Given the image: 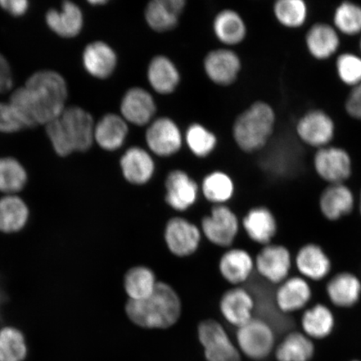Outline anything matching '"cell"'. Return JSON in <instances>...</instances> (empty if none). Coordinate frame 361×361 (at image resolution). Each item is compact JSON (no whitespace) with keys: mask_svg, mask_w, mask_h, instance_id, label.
I'll return each instance as SVG.
<instances>
[{"mask_svg":"<svg viewBox=\"0 0 361 361\" xmlns=\"http://www.w3.org/2000/svg\"><path fill=\"white\" fill-rule=\"evenodd\" d=\"M301 323L307 336L323 338L333 331L335 320L331 310L318 305L305 311Z\"/></svg>","mask_w":361,"mask_h":361,"instance_id":"74e56055","label":"cell"},{"mask_svg":"<svg viewBox=\"0 0 361 361\" xmlns=\"http://www.w3.org/2000/svg\"><path fill=\"white\" fill-rule=\"evenodd\" d=\"M311 298L310 287L304 279L293 277L279 284L275 291L274 305L279 312L290 314L303 309Z\"/></svg>","mask_w":361,"mask_h":361,"instance_id":"d4e9b609","label":"cell"},{"mask_svg":"<svg viewBox=\"0 0 361 361\" xmlns=\"http://www.w3.org/2000/svg\"><path fill=\"white\" fill-rule=\"evenodd\" d=\"M240 222L238 216L227 205H215L209 215L203 216L201 223L202 235L212 245L230 247L239 233Z\"/></svg>","mask_w":361,"mask_h":361,"instance_id":"52a82bcc","label":"cell"},{"mask_svg":"<svg viewBox=\"0 0 361 361\" xmlns=\"http://www.w3.org/2000/svg\"><path fill=\"white\" fill-rule=\"evenodd\" d=\"M128 319L144 329H166L175 326L183 313L182 300L169 283L158 281L156 290L147 299L128 300L125 305Z\"/></svg>","mask_w":361,"mask_h":361,"instance_id":"7a4b0ae2","label":"cell"},{"mask_svg":"<svg viewBox=\"0 0 361 361\" xmlns=\"http://www.w3.org/2000/svg\"><path fill=\"white\" fill-rule=\"evenodd\" d=\"M186 4L185 0H152L144 11L147 25L157 33L173 30L179 24Z\"/></svg>","mask_w":361,"mask_h":361,"instance_id":"ac0fdd59","label":"cell"},{"mask_svg":"<svg viewBox=\"0 0 361 361\" xmlns=\"http://www.w3.org/2000/svg\"><path fill=\"white\" fill-rule=\"evenodd\" d=\"M255 269L271 284H281L290 272L292 259L290 251L281 245H265L255 259Z\"/></svg>","mask_w":361,"mask_h":361,"instance_id":"5bb4252c","label":"cell"},{"mask_svg":"<svg viewBox=\"0 0 361 361\" xmlns=\"http://www.w3.org/2000/svg\"><path fill=\"white\" fill-rule=\"evenodd\" d=\"M201 192L207 201L215 205H226L235 192V184L228 173L214 171L205 176L201 184Z\"/></svg>","mask_w":361,"mask_h":361,"instance_id":"1f68e13d","label":"cell"},{"mask_svg":"<svg viewBox=\"0 0 361 361\" xmlns=\"http://www.w3.org/2000/svg\"><path fill=\"white\" fill-rule=\"evenodd\" d=\"M197 337L207 361H241L240 351L216 320H202L197 326Z\"/></svg>","mask_w":361,"mask_h":361,"instance_id":"5b68a950","label":"cell"},{"mask_svg":"<svg viewBox=\"0 0 361 361\" xmlns=\"http://www.w3.org/2000/svg\"><path fill=\"white\" fill-rule=\"evenodd\" d=\"M314 355L312 341L299 332L288 334L275 350L278 361H310Z\"/></svg>","mask_w":361,"mask_h":361,"instance_id":"836d02e7","label":"cell"},{"mask_svg":"<svg viewBox=\"0 0 361 361\" xmlns=\"http://www.w3.org/2000/svg\"><path fill=\"white\" fill-rule=\"evenodd\" d=\"M329 299L334 305L350 307L358 301L361 284L359 279L350 274H341L332 279L327 286Z\"/></svg>","mask_w":361,"mask_h":361,"instance_id":"e575fe53","label":"cell"},{"mask_svg":"<svg viewBox=\"0 0 361 361\" xmlns=\"http://www.w3.org/2000/svg\"><path fill=\"white\" fill-rule=\"evenodd\" d=\"M295 263L298 270L305 277L320 281L331 269V262L322 248L315 245H307L298 252Z\"/></svg>","mask_w":361,"mask_h":361,"instance_id":"4dcf8cb0","label":"cell"},{"mask_svg":"<svg viewBox=\"0 0 361 361\" xmlns=\"http://www.w3.org/2000/svg\"><path fill=\"white\" fill-rule=\"evenodd\" d=\"M30 211L19 195H4L0 198V233L13 234L22 231L28 224Z\"/></svg>","mask_w":361,"mask_h":361,"instance_id":"83f0119b","label":"cell"},{"mask_svg":"<svg viewBox=\"0 0 361 361\" xmlns=\"http://www.w3.org/2000/svg\"><path fill=\"white\" fill-rule=\"evenodd\" d=\"M279 24L288 29H299L309 18L308 4L303 0H279L273 7Z\"/></svg>","mask_w":361,"mask_h":361,"instance_id":"d590c367","label":"cell"},{"mask_svg":"<svg viewBox=\"0 0 361 361\" xmlns=\"http://www.w3.org/2000/svg\"><path fill=\"white\" fill-rule=\"evenodd\" d=\"M28 183V173L19 160L12 157H0V192L18 195Z\"/></svg>","mask_w":361,"mask_h":361,"instance_id":"d6a6232c","label":"cell"},{"mask_svg":"<svg viewBox=\"0 0 361 361\" xmlns=\"http://www.w3.org/2000/svg\"><path fill=\"white\" fill-rule=\"evenodd\" d=\"M203 70L207 78L219 87H229L236 82L242 70V61L229 48L213 49L203 59Z\"/></svg>","mask_w":361,"mask_h":361,"instance_id":"7c38bea8","label":"cell"},{"mask_svg":"<svg viewBox=\"0 0 361 361\" xmlns=\"http://www.w3.org/2000/svg\"><path fill=\"white\" fill-rule=\"evenodd\" d=\"M295 133L301 142L318 150L331 145L336 137V126L329 113L322 109H312L298 120Z\"/></svg>","mask_w":361,"mask_h":361,"instance_id":"ba28073f","label":"cell"},{"mask_svg":"<svg viewBox=\"0 0 361 361\" xmlns=\"http://www.w3.org/2000/svg\"><path fill=\"white\" fill-rule=\"evenodd\" d=\"M319 203L323 214L329 219L336 220L353 209V194L343 183L331 184L322 194Z\"/></svg>","mask_w":361,"mask_h":361,"instance_id":"f1b7e54d","label":"cell"},{"mask_svg":"<svg viewBox=\"0 0 361 361\" xmlns=\"http://www.w3.org/2000/svg\"><path fill=\"white\" fill-rule=\"evenodd\" d=\"M13 85V72L7 59L0 53V94L12 90Z\"/></svg>","mask_w":361,"mask_h":361,"instance_id":"ee69618b","label":"cell"},{"mask_svg":"<svg viewBox=\"0 0 361 361\" xmlns=\"http://www.w3.org/2000/svg\"><path fill=\"white\" fill-rule=\"evenodd\" d=\"M360 213H361V193H360Z\"/></svg>","mask_w":361,"mask_h":361,"instance_id":"c3c4849f","label":"cell"},{"mask_svg":"<svg viewBox=\"0 0 361 361\" xmlns=\"http://www.w3.org/2000/svg\"><path fill=\"white\" fill-rule=\"evenodd\" d=\"M145 139L149 152L158 157L177 155L182 149L184 135L179 126L169 116L155 118L148 125Z\"/></svg>","mask_w":361,"mask_h":361,"instance_id":"9c48e42d","label":"cell"},{"mask_svg":"<svg viewBox=\"0 0 361 361\" xmlns=\"http://www.w3.org/2000/svg\"><path fill=\"white\" fill-rule=\"evenodd\" d=\"M0 7L12 16L20 17L28 11L30 3L27 0H0Z\"/></svg>","mask_w":361,"mask_h":361,"instance_id":"f6af8a7d","label":"cell"},{"mask_svg":"<svg viewBox=\"0 0 361 361\" xmlns=\"http://www.w3.org/2000/svg\"><path fill=\"white\" fill-rule=\"evenodd\" d=\"M165 202L171 209L183 213L195 204L200 188L187 171H171L165 180Z\"/></svg>","mask_w":361,"mask_h":361,"instance_id":"4fadbf2b","label":"cell"},{"mask_svg":"<svg viewBox=\"0 0 361 361\" xmlns=\"http://www.w3.org/2000/svg\"><path fill=\"white\" fill-rule=\"evenodd\" d=\"M116 53L106 42L97 40L85 47L82 63L87 73L97 79H106L114 73L117 66Z\"/></svg>","mask_w":361,"mask_h":361,"instance_id":"cb8c5ba5","label":"cell"},{"mask_svg":"<svg viewBox=\"0 0 361 361\" xmlns=\"http://www.w3.org/2000/svg\"><path fill=\"white\" fill-rule=\"evenodd\" d=\"M24 121L10 102H0V133H15L26 129Z\"/></svg>","mask_w":361,"mask_h":361,"instance_id":"b9f144b4","label":"cell"},{"mask_svg":"<svg viewBox=\"0 0 361 361\" xmlns=\"http://www.w3.org/2000/svg\"><path fill=\"white\" fill-rule=\"evenodd\" d=\"M242 227L252 242L265 246L272 243L278 232L277 219L269 207L258 206L248 210Z\"/></svg>","mask_w":361,"mask_h":361,"instance_id":"44dd1931","label":"cell"},{"mask_svg":"<svg viewBox=\"0 0 361 361\" xmlns=\"http://www.w3.org/2000/svg\"><path fill=\"white\" fill-rule=\"evenodd\" d=\"M313 162L316 173L331 184L343 183L352 174V158L341 147L329 145L318 149Z\"/></svg>","mask_w":361,"mask_h":361,"instance_id":"8fae6325","label":"cell"},{"mask_svg":"<svg viewBox=\"0 0 361 361\" xmlns=\"http://www.w3.org/2000/svg\"><path fill=\"white\" fill-rule=\"evenodd\" d=\"M90 4H93V6H97V4H106V1L105 0H93V1H89Z\"/></svg>","mask_w":361,"mask_h":361,"instance_id":"bcb514c9","label":"cell"},{"mask_svg":"<svg viewBox=\"0 0 361 361\" xmlns=\"http://www.w3.org/2000/svg\"><path fill=\"white\" fill-rule=\"evenodd\" d=\"M338 80L347 87L353 88L361 83V56L351 52L338 55L336 61Z\"/></svg>","mask_w":361,"mask_h":361,"instance_id":"60d3db41","label":"cell"},{"mask_svg":"<svg viewBox=\"0 0 361 361\" xmlns=\"http://www.w3.org/2000/svg\"><path fill=\"white\" fill-rule=\"evenodd\" d=\"M359 48H360V56H361V35H360V42H359Z\"/></svg>","mask_w":361,"mask_h":361,"instance_id":"7dc6e473","label":"cell"},{"mask_svg":"<svg viewBox=\"0 0 361 361\" xmlns=\"http://www.w3.org/2000/svg\"><path fill=\"white\" fill-rule=\"evenodd\" d=\"M256 302L254 295L242 286L225 291L219 301L224 319L234 327L245 326L254 319Z\"/></svg>","mask_w":361,"mask_h":361,"instance_id":"9a60e30c","label":"cell"},{"mask_svg":"<svg viewBox=\"0 0 361 361\" xmlns=\"http://www.w3.org/2000/svg\"><path fill=\"white\" fill-rule=\"evenodd\" d=\"M94 126L90 113L82 107L71 106L45 126V132L54 151L64 157L75 152H87L92 147Z\"/></svg>","mask_w":361,"mask_h":361,"instance_id":"3957f363","label":"cell"},{"mask_svg":"<svg viewBox=\"0 0 361 361\" xmlns=\"http://www.w3.org/2000/svg\"><path fill=\"white\" fill-rule=\"evenodd\" d=\"M333 26L340 35H361V6L351 1H344L338 4L334 12Z\"/></svg>","mask_w":361,"mask_h":361,"instance_id":"ab89813d","label":"cell"},{"mask_svg":"<svg viewBox=\"0 0 361 361\" xmlns=\"http://www.w3.org/2000/svg\"><path fill=\"white\" fill-rule=\"evenodd\" d=\"M239 350L248 358L260 360L267 358L274 350L275 331L264 319L254 318L238 328L236 333Z\"/></svg>","mask_w":361,"mask_h":361,"instance_id":"8992f818","label":"cell"},{"mask_svg":"<svg viewBox=\"0 0 361 361\" xmlns=\"http://www.w3.org/2000/svg\"><path fill=\"white\" fill-rule=\"evenodd\" d=\"M276 114L269 103L258 101L239 114L233 126L237 147L246 153L263 151L272 139Z\"/></svg>","mask_w":361,"mask_h":361,"instance_id":"277c9868","label":"cell"},{"mask_svg":"<svg viewBox=\"0 0 361 361\" xmlns=\"http://www.w3.org/2000/svg\"><path fill=\"white\" fill-rule=\"evenodd\" d=\"M28 354L26 338L19 329H0V361H24Z\"/></svg>","mask_w":361,"mask_h":361,"instance_id":"f35d334b","label":"cell"},{"mask_svg":"<svg viewBox=\"0 0 361 361\" xmlns=\"http://www.w3.org/2000/svg\"><path fill=\"white\" fill-rule=\"evenodd\" d=\"M202 233L201 228L183 216H173L166 222L164 241L171 255L178 258H188L200 248Z\"/></svg>","mask_w":361,"mask_h":361,"instance_id":"30bf717a","label":"cell"},{"mask_svg":"<svg viewBox=\"0 0 361 361\" xmlns=\"http://www.w3.org/2000/svg\"><path fill=\"white\" fill-rule=\"evenodd\" d=\"M121 173L126 182L143 186L154 177L156 164L152 153L140 147H130L121 157Z\"/></svg>","mask_w":361,"mask_h":361,"instance_id":"e0dca14e","label":"cell"},{"mask_svg":"<svg viewBox=\"0 0 361 361\" xmlns=\"http://www.w3.org/2000/svg\"><path fill=\"white\" fill-rule=\"evenodd\" d=\"M305 42L307 51L315 60L327 61L340 49V33L327 23H315L307 31Z\"/></svg>","mask_w":361,"mask_h":361,"instance_id":"d6986e66","label":"cell"},{"mask_svg":"<svg viewBox=\"0 0 361 361\" xmlns=\"http://www.w3.org/2000/svg\"><path fill=\"white\" fill-rule=\"evenodd\" d=\"M345 110L352 119L361 121V83L351 88L345 99Z\"/></svg>","mask_w":361,"mask_h":361,"instance_id":"7bdbcfd3","label":"cell"},{"mask_svg":"<svg viewBox=\"0 0 361 361\" xmlns=\"http://www.w3.org/2000/svg\"><path fill=\"white\" fill-rule=\"evenodd\" d=\"M352 361H359V360H352Z\"/></svg>","mask_w":361,"mask_h":361,"instance_id":"681fc988","label":"cell"},{"mask_svg":"<svg viewBox=\"0 0 361 361\" xmlns=\"http://www.w3.org/2000/svg\"><path fill=\"white\" fill-rule=\"evenodd\" d=\"M128 133V123L123 117L108 113L94 126V140L103 150L114 152L124 145Z\"/></svg>","mask_w":361,"mask_h":361,"instance_id":"484cf974","label":"cell"},{"mask_svg":"<svg viewBox=\"0 0 361 361\" xmlns=\"http://www.w3.org/2000/svg\"><path fill=\"white\" fill-rule=\"evenodd\" d=\"M147 78L152 90L161 96L174 93L180 82L177 65L164 55H157L152 59L147 67Z\"/></svg>","mask_w":361,"mask_h":361,"instance_id":"7402d4cb","label":"cell"},{"mask_svg":"<svg viewBox=\"0 0 361 361\" xmlns=\"http://www.w3.org/2000/svg\"><path fill=\"white\" fill-rule=\"evenodd\" d=\"M45 21L54 33L62 38H73L82 30L84 16L78 4L65 1L60 10H49L45 15Z\"/></svg>","mask_w":361,"mask_h":361,"instance_id":"603a6c76","label":"cell"},{"mask_svg":"<svg viewBox=\"0 0 361 361\" xmlns=\"http://www.w3.org/2000/svg\"><path fill=\"white\" fill-rule=\"evenodd\" d=\"M255 269V259L243 248H229L219 262L221 276L233 287L245 283Z\"/></svg>","mask_w":361,"mask_h":361,"instance_id":"ffe728a7","label":"cell"},{"mask_svg":"<svg viewBox=\"0 0 361 361\" xmlns=\"http://www.w3.org/2000/svg\"><path fill=\"white\" fill-rule=\"evenodd\" d=\"M157 283L154 271L147 266L137 265L126 273L123 287L128 300L139 301L150 296Z\"/></svg>","mask_w":361,"mask_h":361,"instance_id":"f546056e","label":"cell"},{"mask_svg":"<svg viewBox=\"0 0 361 361\" xmlns=\"http://www.w3.org/2000/svg\"><path fill=\"white\" fill-rule=\"evenodd\" d=\"M68 87L64 78L52 70L35 72L23 87L13 90L10 102L27 128L47 126L67 107Z\"/></svg>","mask_w":361,"mask_h":361,"instance_id":"6da1fadb","label":"cell"},{"mask_svg":"<svg viewBox=\"0 0 361 361\" xmlns=\"http://www.w3.org/2000/svg\"><path fill=\"white\" fill-rule=\"evenodd\" d=\"M184 142L194 156L206 158L215 151L218 137L205 126L194 123L188 126L184 134Z\"/></svg>","mask_w":361,"mask_h":361,"instance_id":"8d00e7d4","label":"cell"},{"mask_svg":"<svg viewBox=\"0 0 361 361\" xmlns=\"http://www.w3.org/2000/svg\"><path fill=\"white\" fill-rule=\"evenodd\" d=\"M157 104L152 94L139 87L130 88L121 102V116L126 123L137 126H148L155 119Z\"/></svg>","mask_w":361,"mask_h":361,"instance_id":"2e32d148","label":"cell"},{"mask_svg":"<svg viewBox=\"0 0 361 361\" xmlns=\"http://www.w3.org/2000/svg\"><path fill=\"white\" fill-rule=\"evenodd\" d=\"M213 31L216 39L229 47L245 42L247 33L245 20L240 13L231 8H225L216 13Z\"/></svg>","mask_w":361,"mask_h":361,"instance_id":"4316f807","label":"cell"}]
</instances>
